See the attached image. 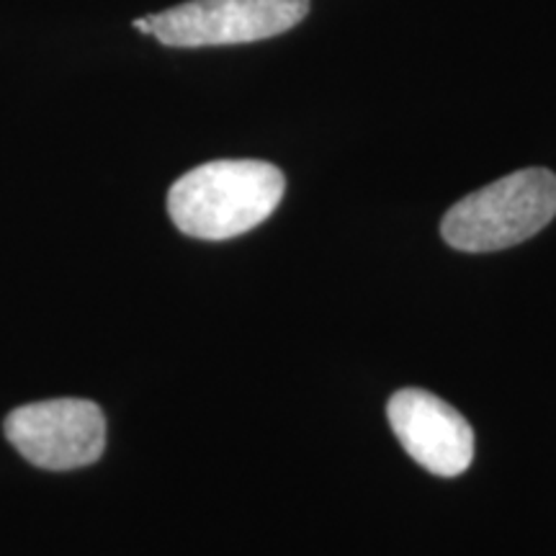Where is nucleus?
<instances>
[{"label": "nucleus", "instance_id": "1", "mask_svg": "<svg viewBox=\"0 0 556 556\" xmlns=\"http://www.w3.org/2000/svg\"><path fill=\"white\" fill-rule=\"evenodd\" d=\"M283 173L263 160H214L170 186L173 225L189 238L229 240L266 222L283 197Z\"/></svg>", "mask_w": 556, "mask_h": 556}, {"label": "nucleus", "instance_id": "2", "mask_svg": "<svg viewBox=\"0 0 556 556\" xmlns=\"http://www.w3.org/2000/svg\"><path fill=\"white\" fill-rule=\"evenodd\" d=\"M554 217L556 176L546 168H526L451 206L441 232L464 253H492L533 238Z\"/></svg>", "mask_w": 556, "mask_h": 556}, {"label": "nucleus", "instance_id": "3", "mask_svg": "<svg viewBox=\"0 0 556 556\" xmlns=\"http://www.w3.org/2000/svg\"><path fill=\"white\" fill-rule=\"evenodd\" d=\"M307 13L309 0H191L148 21L160 45L193 50L278 37Z\"/></svg>", "mask_w": 556, "mask_h": 556}, {"label": "nucleus", "instance_id": "4", "mask_svg": "<svg viewBox=\"0 0 556 556\" xmlns=\"http://www.w3.org/2000/svg\"><path fill=\"white\" fill-rule=\"evenodd\" d=\"M5 438L39 469L70 471L99 462L106 448V417L88 400H47L5 417Z\"/></svg>", "mask_w": 556, "mask_h": 556}, {"label": "nucleus", "instance_id": "5", "mask_svg": "<svg viewBox=\"0 0 556 556\" xmlns=\"http://www.w3.org/2000/svg\"><path fill=\"white\" fill-rule=\"evenodd\" d=\"M389 426L402 448L438 477H458L475 458V430L448 402L422 389H402L389 400Z\"/></svg>", "mask_w": 556, "mask_h": 556}, {"label": "nucleus", "instance_id": "6", "mask_svg": "<svg viewBox=\"0 0 556 556\" xmlns=\"http://www.w3.org/2000/svg\"><path fill=\"white\" fill-rule=\"evenodd\" d=\"M131 26H135L137 31H142V34H150V21H148V18H137L135 24H131Z\"/></svg>", "mask_w": 556, "mask_h": 556}]
</instances>
